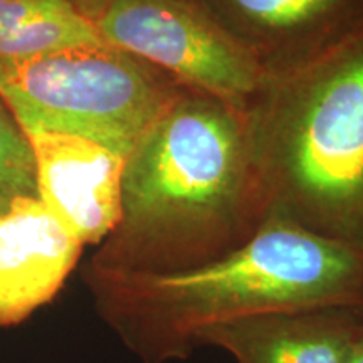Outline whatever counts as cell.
Wrapping results in <instances>:
<instances>
[{"mask_svg":"<svg viewBox=\"0 0 363 363\" xmlns=\"http://www.w3.org/2000/svg\"><path fill=\"white\" fill-rule=\"evenodd\" d=\"M246 111L272 214L363 249V29Z\"/></svg>","mask_w":363,"mask_h":363,"instance_id":"3957f363","label":"cell"},{"mask_svg":"<svg viewBox=\"0 0 363 363\" xmlns=\"http://www.w3.org/2000/svg\"><path fill=\"white\" fill-rule=\"evenodd\" d=\"M26 135L34 153L39 201L83 246H99L120 220L126 157L76 135Z\"/></svg>","mask_w":363,"mask_h":363,"instance_id":"52a82bcc","label":"cell"},{"mask_svg":"<svg viewBox=\"0 0 363 363\" xmlns=\"http://www.w3.org/2000/svg\"><path fill=\"white\" fill-rule=\"evenodd\" d=\"M83 249L39 197H17L0 211V326L19 325L48 305Z\"/></svg>","mask_w":363,"mask_h":363,"instance_id":"ba28073f","label":"cell"},{"mask_svg":"<svg viewBox=\"0 0 363 363\" xmlns=\"http://www.w3.org/2000/svg\"><path fill=\"white\" fill-rule=\"evenodd\" d=\"M269 216L247 111L184 86L126 157L120 220L86 266L194 269L244 246Z\"/></svg>","mask_w":363,"mask_h":363,"instance_id":"6da1fadb","label":"cell"},{"mask_svg":"<svg viewBox=\"0 0 363 363\" xmlns=\"http://www.w3.org/2000/svg\"><path fill=\"white\" fill-rule=\"evenodd\" d=\"M98 43L103 39L71 0H0V67Z\"/></svg>","mask_w":363,"mask_h":363,"instance_id":"30bf717a","label":"cell"},{"mask_svg":"<svg viewBox=\"0 0 363 363\" xmlns=\"http://www.w3.org/2000/svg\"><path fill=\"white\" fill-rule=\"evenodd\" d=\"M83 278L98 315L142 363L187 360L203 331L246 318L363 313V249L272 212L251 240L208 264L165 274L86 266Z\"/></svg>","mask_w":363,"mask_h":363,"instance_id":"7a4b0ae2","label":"cell"},{"mask_svg":"<svg viewBox=\"0 0 363 363\" xmlns=\"http://www.w3.org/2000/svg\"><path fill=\"white\" fill-rule=\"evenodd\" d=\"M184 86L106 43L59 49L0 67V98L26 133L76 135L123 157Z\"/></svg>","mask_w":363,"mask_h":363,"instance_id":"277c9868","label":"cell"},{"mask_svg":"<svg viewBox=\"0 0 363 363\" xmlns=\"http://www.w3.org/2000/svg\"><path fill=\"white\" fill-rule=\"evenodd\" d=\"M363 330V313L345 308L286 311L212 326L199 340L238 363H342Z\"/></svg>","mask_w":363,"mask_h":363,"instance_id":"9c48e42d","label":"cell"},{"mask_svg":"<svg viewBox=\"0 0 363 363\" xmlns=\"http://www.w3.org/2000/svg\"><path fill=\"white\" fill-rule=\"evenodd\" d=\"M342 363H363V330L357 335L350 347H348Z\"/></svg>","mask_w":363,"mask_h":363,"instance_id":"7c38bea8","label":"cell"},{"mask_svg":"<svg viewBox=\"0 0 363 363\" xmlns=\"http://www.w3.org/2000/svg\"><path fill=\"white\" fill-rule=\"evenodd\" d=\"M81 12L103 43L244 110L267 81L194 0H96Z\"/></svg>","mask_w":363,"mask_h":363,"instance_id":"5b68a950","label":"cell"},{"mask_svg":"<svg viewBox=\"0 0 363 363\" xmlns=\"http://www.w3.org/2000/svg\"><path fill=\"white\" fill-rule=\"evenodd\" d=\"M9 207V206H7ZM7 207H4V206H0V211H4V208H7Z\"/></svg>","mask_w":363,"mask_h":363,"instance_id":"5bb4252c","label":"cell"},{"mask_svg":"<svg viewBox=\"0 0 363 363\" xmlns=\"http://www.w3.org/2000/svg\"><path fill=\"white\" fill-rule=\"evenodd\" d=\"M267 79L294 72L363 29V0H194Z\"/></svg>","mask_w":363,"mask_h":363,"instance_id":"8992f818","label":"cell"},{"mask_svg":"<svg viewBox=\"0 0 363 363\" xmlns=\"http://www.w3.org/2000/svg\"><path fill=\"white\" fill-rule=\"evenodd\" d=\"M72 4H74L76 7L79 9V11H83L84 7H88L89 4H93V2H96V0H71Z\"/></svg>","mask_w":363,"mask_h":363,"instance_id":"4fadbf2b","label":"cell"},{"mask_svg":"<svg viewBox=\"0 0 363 363\" xmlns=\"http://www.w3.org/2000/svg\"><path fill=\"white\" fill-rule=\"evenodd\" d=\"M17 197H38L33 147L13 113L0 98V206Z\"/></svg>","mask_w":363,"mask_h":363,"instance_id":"8fae6325","label":"cell"}]
</instances>
